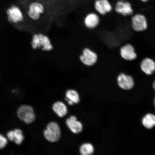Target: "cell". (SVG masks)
Wrapping results in <instances>:
<instances>
[{
    "label": "cell",
    "mask_w": 155,
    "mask_h": 155,
    "mask_svg": "<svg viewBox=\"0 0 155 155\" xmlns=\"http://www.w3.org/2000/svg\"><path fill=\"white\" fill-rule=\"evenodd\" d=\"M32 47L34 49L41 48L42 51H49L53 49V45L50 38L41 33L34 34L32 36Z\"/></svg>",
    "instance_id": "cell-1"
},
{
    "label": "cell",
    "mask_w": 155,
    "mask_h": 155,
    "mask_svg": "<svg viewBox=\"0 0 155 155\" xmlns=\"http://www.w3.org/2000/svg\"><path fill=\"white\" fill-rule=\"evenodd\" d=\"M8 20L12 24L22 22L24 19V13L18 5H12L6 10Z\"/></svg>",
    "instance_id": "cell-2"
},
{
    "label": "cell",
    "mask_w": 155,
    "mask_h": 155,
    "mask_svg": "<svg viewBox=\"0 0 155 155\" xmlns=\"http://www.w3.org/2000/svg\"><path fill=\"white\" fill-rule=\"evenodd\" d=\"M45 12V7L41 3L38 1L31 2L28 5V15L32 20L40 19Z\"/></svg>",
    "instance_id": "cell-3"
},
{
    "label": "cell",
    "mask_w": 155,
    "mask_h": 155,
    "mask_svg": "<svg viewBox=\"0 0 155 155\" xmlns=\"http://www.w3.org/2000/svg\"><path fill=\"white\" fill-rule=\"evenodd\" d=\"M61 132L59 126L55 122H51L48 125L44 132V136L48 141L55 142L59 140Z\"/></svg>",
    "instance_id": "cell-4"
},
{
    "label": "cell",
    "mask_w": 155,
    "mask_h": 155,
    "mask_svg": "<svg viewBox=\"0 0 155 155\" xmlns=\"http://www.w3.org/2000/svg\"><path fill=\"white\" fill-rule=\"evenodd\" d=\"M17 114L19 119L27 124L32 123L35 117L32 108L28 105L21 106L18 108Z\"/></svg>",
    "instance_id": "cell-5"
},
{
    "label": "cell",
    "mask_w": 155,
    "mask_h": 155,
    "mask_svg": "<svg viewBox=\"0 0 155 155\" xmlns=\"http://www.w3.org/2000/svg\"><path fill=\"white\" fill-rule=\"evenodd\" d=\"M94 7L96 13L101 15L109 14L113 9L109 0H95Z\"/></svg>",
    "instance_id": "cell-6"
},
{
    "label": "cell",
    "mask_w": 155,
    "mask_h": 155,
    "mask_svg": "<svg viewBox=\"0 0 155 155\" xmlns=\"http://www.w3.org/2000/svg\"><path fill=\"white\" fill-rule=\"evenodd\" d=\"M114 10L117 14L123 16L131 15L133 12L131 3L127 1H117L114 5Z\"/></svg>",
    "instance_id": "cell-7"
},
{
    "label": "cell",
    "mask_w": 155,
    "mask_h": 155,
    "mask_svg": "<svg viewBox=\"0 0 155 155\" xmlns=\"http://www.w3.org/2000/svg\"><path fill=\"white\" fill-rule=\"evenodd\" d=\"M80 59L81 62L87 66H92L97 61L98 56L95 52L90 48H85L83 50Z\"/></svg>",
    "instance_id": "cell-8"
},
{
    "label": "cell",
    "mask_w": 155,
    "mask_h": 155,
    "mask_svg": "<svg viewBox=\"0 0 155 155\" xmlns=\"http://www.w3.org/2000/svg\"><path fill=\"white\" fill-rule=\"evenodd\" d=\"M118 86L123 90H129L134 86L135 82L133 78L125 73L120 74L117 77Z\"/></svg>",
    "instance_id": "cell-9"
},
{
    "label": "cell",
    "mask_w": 155,
    "mask_h": 155,
    "mask_svg": "<svg viewBox=\"0 0 155 155\" xmlns=\"http://www.w3.org/2000/svg\"><path fill=\"white\" fill-rule=\"evenodd\" d=\"M132 27L137 32H141L146 30L148 27L145 17L142 15L137 14L131 18Z\"/></svg>",
    "instance_id": "cell-10"
},
{
    "label": "cell",
    "mask_w": 155,
    "mask_h": 155,
    "mask_svg": "<svg viewBox=\"0 0 155 155\" xmlns=\"http://www.w3.org/2000/svg\"><path fill=\"white\" fill-rule=\"evenodd\" d=\"M84 24L86 28L91 30L96 28L99 25L100 19L99 15L96 12H90L84 18Z\"/></svg>",
    "instance_id": "cell-11"
},
{
    "label": "cell",
    "mask_w": 155,
    "mask_h": 155,
    "mask_svg": "<svg viewBox=\"0 0 155 155\" xmlns=\"http://www.w3.org/2000/svg\"><path fill=\"white\" fill-rule=\"evenodd\" d=\"M120 53L121 57L126 61H134L137 57L134 48L130 44H126L122 47L120 50Z\"/></svg>",
    "instance_id": "cell-12"
},
{
    "label": "cell",
    "mask_w": 155,
    "mask_h": 155,
    "mask_svg": "<svg viewBox=\"0 0 155 155\" xmlns=\"http://www.w3.org/2000/svg\"><path fill=\"white\" fill-rule=\"evenodd\" d=\"M140 68L145 74L150 75L155 71V62L151 58H145L141 62Z\"/></svg>",
    "instance_id": "cell-13"
},
{
    "label": "cell",
    "mask_w": 155,
    "mask_h": 155,
    "mask_svg": "<svg viewBox=\"0 0 155 155\" xmlns=\"http://www.w3.org/2000/svg\"><path fill=\"white\" fill-rule=\"evenodd\" d=\"M66 124L68 127L73 133L78 134L81 132L83 129V126L80 122L77 121L74 116H71L67 119Z\"/></svg>",
    "instance_id": "cell-14"
},
{
    "label": "cell",
    "mask_w": 155,
    "mask_h": 155,
    "mask_svg": "<svg viewBox=\"0 0 155 155\" xmlns=\"http://www.w3.org/2000/svg\"><path fill=\"white\" fill-rule=\"evenodd\" d=\"M7 136L10 140L14 141L15 144L18 145L21 144L24 139L22 131L19 129L8 132Z\"/></svg>",
    "instance_id": "cell-15"
},
{
    "label": "cell",
    "mask_w": 155,
    "mask_h": 155,
    "mask_svg": "<svg viewBox=\"0 0 155 155\" xmlns=\"http://www.w3.org/2000/svg\"><path fill=\"white\" fill-rule=\"evenodd\" d=\"M66 101L70 105L78 104L80 101V97L78 93L74 90H68L65 94Z\"/></svg>",
    "instance_id": "cell-16"
},
{
    "label": "cell",
    "mask_w": 155,
    "mask_h": 155,
    "mask_svg": "<svg viewBox=\"0 0 155 155\" xmlns=\"http://www.w3.org/2000/svg\"><path fill=\"white\" fill-rule=\"evenodd\" d=\"M53 109L57 115L60 117H63L67 113L68 109L67 106L63 102H57L54 103Z\"/></svg>",
    "instance_id": "cell-17"
},
{
    "label": "cell",
    "mask_w": 155,
    "mask_h": 155,
    "mask_svg": "<svg viewBox=\"0 0 155 155\" xmlns=\"http://www.w3.org/2000/svg\"><path fill=\"white\" fill-rule=\"evenodd\" d=\"M143 126L148 129L152 128L155 126V116L153 114H146L142 119Z\"/></svg>",
    "instance_id": "cell-18"
},
{
    "label": "cell",
    "mask_w": 155,
    "mask_h": 155,
    "mask_svg": "<svg viewBox=\"0 0 155 155\" xmlns=\"http://www.w3.org/2000/svg\"><path fill=\"white\" fill-rule=\"evenodd\" d=\"M80 151L81 155H92L94 152V147L90 143H85L81 145Z\"/></svg>",
    "instance_id": "cell-19"
},
{
    "label": "cell",
    "mask_w": 155,
    "mask_h": 155,
    "mask_svg": "<svg viewBox=\"0 0 155 155\" xmlns=\"http://www.w3.org/2000/svg\"><path fill=\"white\" fill-rule=\"evenodd\" d=\"M7 143L6 138L2 135L0 134V149L3 148L5 147Z\"/></svg>",
    "instance_id": "cell-20"
},
{
    "label": "cell",
    "mask_w": 155,
    "mask_h": 155,
    "mask_svg": "<svg viewBox=\"0 0 155 155\" xmlns=\"http://www.w3.org/2000/svg\"><path fill=\"white\" fill-rule=\"evenodd\" d=\"M153 89L155 91V80L154 81L153 83Z\"/></svg>",
    "instance_id": "cell-21"
},
{
    "label": "cell",
    "mask_w": 155,
    "mask_h": 155,
    "mask_svg": "<svg viewBox=\"0 0 155 155\" xmlns=\"http://www.w3.org/2000/svg\"><path fill=\"white\" fill-rule=\"evenodd\" d=\"M141 1L143 2H147V1H148V0H141Z\"/></svg>",
    "instance_id": "cell-22"
},
{
    "label": "cell",
    "mask_w": 155,
    "mask_h": 155,
    "mask_svg": "<svg viewBox=\"0 0 155 155\" xmlns=\"http://www.w3.org/2000/svg\"><path fill=\"white\" fill-rule=\"evenodd\" d=\"M118 1H127V0H118Z\"/></svg>",
    "instance_id": "cell-23"
},
{
    "label": "cell",
    "mask_w": 155,
    "mask_h": 155,
    "mask_svg": "<svg viewBox=\"0 0 155 155\" xmlns=\"http://www.w3.org/2000/svg\"><path fill=\"white\" fill-rule=\"evenodd\" d=\"M154 105L155 106V98L154 100Z\"/></svg>",
    "instance_id": "cell-24"
}]
</instances>
